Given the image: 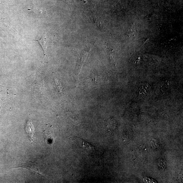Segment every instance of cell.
<instances>
[{"label": "cell", "instance_id": "3957f363", "mask_svg": "<svg viewBox=\"0 0 183 183\" xmlns=\"http://www.w3.org/2000/svg\"><path fill=\"white\" fill-rule=\"evenodd\" d=\"M25 129L26 134L30 138V141L33 142L34 140L35 130L34 126L30 120L28 121L27 125L25 126Z\"/></svg>", "mask_w": 183, "mask_h": 183}, {"label": "cell", "instance_id": "277c9868", "mask_svg": "<svg viewBox=\"0 0 183 183\" xmlns=\"http://www.w3.org/2000/svg\"><path fill=\"white\" fill-rule=\"evenodd\" d=\"M82 142V145L83 147L85 148L88 151H93L94 149V147L92 145L90 144L88 142L85 141L84 140L81 139Z\"/></svg>", "mask_w": 183, "mask_h": 183}, {"label": "cell", "instance_id": "7a4b0ae2", "mask_svg": "<svg viewBox=\"0 0 183 183\" xmlns=\"http://www.w3.org/2000/svg\"><path fill=\"white\" fill-rule=\"evenodd\" d=\"M90 50H85L83 51L81 54V58L79 61L78 62L77 66H76V68L75 70L76 73H78V74L81 71V69L82 66L84 64V62L85 61L86 58L88 56V55Z\"/></svg>", "mask_w": 183, "mask_h": 183}, {"label": "cell", "instance_id": "8992f818", "mask_svg": "<svg viewBox=\"0 0 183 183\" xmlns=\"http://www.w3.org/2000/svg\"><path fill=\"white\" fill-rule=\"evenodd\" d=\"M55 79L56 84L59 90V92L62 93L63 89L60 81L57 78H55Z\"/></svg>", "mask_w": 183, "mask_h": 183}, {"label": "cell", "instance_id": "5b68a950", "mask_svg": "<svg viewBox=\"0 0 183 183\" xmlns=\"http://www.w3.org/2000/svg\"><path fill=\"white\" fill-rule=\"evenodd\" d=\"M33 40L38 42L39 44L40 45L44 51L45 55L46 54V39L45 38L42 37L40 39L35 40L34 39Z\"/></svg>", "mask_w": 183, "mask_h": 183}, {"label": "cell", "instance_id": "52a82bcc", "mask_svg": "<svg viewBox=\"0 0 183 183\" xmlns=\"http://www.w3.org/2000/svg\"><path fill=\"white\" fill-rule=\"evenodd\" d=\"M81 1L84 2L85 3L86 2V0H81Z\"/></svg>", "mask_w": 183, "mask_h": 183}, {"label": "cell", "instance_id": "6da1fadb", "mask_svg": "<svg viewBox=\"0 0 183 183\" xmlns=\"http://www.w3.org/2000/svg\"><path fill=\"white\" fill-rule=\"evenodd\" d=\"M23 168L29 169L33 172L42 176V174L40 169L39 166L37 161L34 162H28L26 163H21L15 168Z\"/></svg>", "mask_w": 183, "mask_h": 183}]
</instances>
